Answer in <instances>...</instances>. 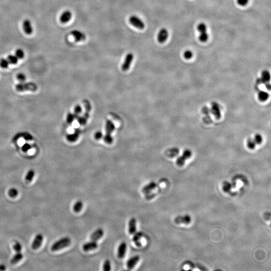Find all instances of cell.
Wrapping results in <instances>:
<instances>
[{
	"instance_id": "2",
	"label": "cell",
	"mask_w": 271,
	"mask_h": 271,
	"mask_svg": "<svg viewBox=\"0 0 271 271\" xmlns=\"http://www.w3.org/2000/svg\"><path fill=\"white\" fill-rule=\"evenodd\" d=\"M16 89L18 91H35L37 90L38 87L36 83L32 82L26 83L21 82L16 85Z\"/></svg>"
},
{
	"instance_id": "28",
	"label": "cell",
	"mask_w": 271,
	"mask_h": 271,
	"mask_svg": "<svg viewBox=\"0 0 271 271\" xmlns=\"http://www.w3.org/2000/svg\"><path fill=\"white\" fill-rule=\"evenodd\" d=\"M7 59L10 63V64H16L17 63L19 59L17 57V56H16L15 55H10L8 56Z\"/></svg>"
},
{
	"instance_id": "27",
	"label": "cell",
	"mask_w": 271,
	"mask_h": 271,
	"mask_svg": "<svg viewBox=\"0 0 271 271\" xmlns=\"http://www.w3.org/2000/svg\"><path fill=\"white\" fill-rule=\"evenodd\" d=\"M269 97V93L264 91H259L258 94V98L259 101H265L267 100Z\"/></svg>"
},
{
	"instance_id": "14",
	"label": "cell",
	"mask_w": 271,
	"mask_h": 271,
	"mask_svg": "<svg viewBox=\"0 0 271 271\" xmlns=\"http://www.w3.org/2000/svg\"><path fill=\"white\" fill-rule=\"evenodd\" d=\"M140 257L139 256H135L132 257L128 259L127 262V266L129 270H131L133 269L135 266L138 262L139 261Z\"/></svg>"
},
{
	"instance_id": "15",
	"label": "cell",
	"mask_w": 271,
	"mask_h": 271,
	"mask_svg": "<svg viewBox=\"0 0 271 271\" xmlns=\"http://www.w3.org/2000/svg\"><path fill=\"white\" fill-rule=\"evenodd\" d=\"M175 222L177 224L183 223L185 225H188L191 222V218L189 215L180 216L177 217L176 219H175Z\"/></svg>"
},
{
	"instance_id": "19",
	"label": "cell",
	"mask_w": 271,
	"mask_h": 271,
	"mask_svg": "<svg viewBox=\"0 0 271 271\" xmlns=\"http://www.w3.org/2000/svg\"><path fill=\"white\" fill-rule=\"evenodd\" d=\"M136 219L135 218H132L129 222V232L131 234H135L137 229L136 226Z\"/></svg>"
},
{
	"instance_id": "7",
	"label": "cell",
	"mask_w": 271,
	"mask_h": 271,
	"mask_svg": "<svg viewBox=\"0 0 271 271\" xmlns=\"http://www.w3.org/2000/svg\"><path fill=\"white\" fill-rule=\"evenodd\" d=\"M168 37V32L164 28L160 29L157 35V40L160 43L165 42Z\"/></svg>"
},
{
	"instance_id": "41",
	"label": "cell",
	"mask_w": 271,
	"mask_h": 271,
	"mask_svg": "<svg viewBox=\"0 0 271 271\" xmlns=\"http://www.w3.org/2000/svg\"><path fill=\"white\" fill-rule=\"evenodd\" d=\"M13 249L16 252H21L22 250V246L19 242H16L13 246Z\"/></svg>"
},
{
	"instance_id": "4",
	"label": "cell",
	"mask_w": 271,
	"mask_h": 271,
	"mask_svg": "<svg viewBox=\"0 0 271 271\" xmlns=\"http://www.w3.org/2000/svg\"><path fill=\"white\" fill-rule=\"evenodd\" d=\"M129 21L132 25L138 29H143L145 28V23L137 16H131L129 19Z\"/></svg>"
},
{
	"instance_id": "18",
	"label": "cell",
	"mask_w": 271,
	"mask_h": 271,
	"mask_svg": "<svg viewBox=\"0 0 271 271\" xmlns=\"http://www.w3.org/2000/svg\"><path fill=\"white\" fill-rule=\"evenodd\" d=\"M71 12L69 11H65L60 16V20L63 23H66L71 19Z\"/></svg>"
},
{
	"instance_id": "47",
	"label": "cell",
	"mask_w": 271,
	"mask_h": 271,
	"mask_svg": "<svg viewBox=\"0 0 271 271\" xmlns=\"http://www.w3.org/2000/svg\"><path fill=\"white\" fill-rule=\"evenodd\" d=\"M6 270V267L3 264L0 265V271H5Z\"/></svg>"
},
{
	"instance_id": "35",
	"label": "cell",
	"mask_w": 271,
	"mask_h": 271,
	"mask_svg": "<svg viewBox=\"0 0 271 271\" xmlns=\"http://www.w3.org/2000/svg\"><path fill=\"white\" fill-rule=\"evenodd\" d=\"M247 145H248V148H249V149H254L256 147V142H255L254 139H250L248 141Z\"/></svg>"
},
{
	"instance_id": "32",
	"label": "cell",
	"mask_w": 271,
	"mask_h": 271,
	"mask_svg": "<svg viewBox=\"0 0 271 271\" xmlns=\"http://www.w3.org/2000/svg\"><path fill=\"white\" fill-rule=\"evenodd\" d=\"M8 194L11 197H16L18 194V191L16 188H11L8 191Z\"/></svg>"
},
{
	"instance_id": "25",
	"label": "cell",
	"mask_w": 271,
	"mask_h": 271,
	"mask_svg": "<svg viewBox=\"0 0 271 271\" xmlns=\"http://www.w3.org/2000/svg\"><path fill=\"white\" fill-rule=\"evenodd\" d=\"M79 135V132L78 131H76V132L73 134H68L66 137V139L70 142H74L78 139Z\"/></svg>"
},
{
	"instance_id": "6",
	"label": "cell",
	"mask_w": 271,
	"mask_h": 271,
	"mask_svg": "<svg viewBox=\"0 0 271 271\" xmlns=\"http://www.w3.org/2000/svg\"><path fill=\"white\" fill-rule=\"evenodd\" d=\"M134 58V55L132 53H129L126 55L125 59L124 60V63L122 64V69L123 71H127L131 65L132 64V61Z\"/></svg>"
},
{
	"instance_id": "10",
	"label": "cell",
	"mask_w": 271,
	"mask_h": 271,
	"mask_svg": "<svg viewBox=\"0 0 271 271\" xmlns=\"http://www.w3.org/2000/svg\"><path fill=\"white\" fill-rule=\"evenodd\" d=\"M127 245L125 242H122L118 246V252L117 255L118 257L120 259H123L125 257L126 255V250H127Z\"/></svg>"
},
{
	"instance_id": "38",
	"label": "cell",
	"mask_w": 271,
	"mask_h": 271,
	"mask_svg": "<svg viewBox=\"0 0 271 271\" xmlns=\"http://www.w3.org/2000/svg\"><path fill=\"white\" fill-rule=\"evenodd\" d=\"M104 141L106 143L110 144L112 143L113 139H112V137L110 135L106 134V135L105 136V137H104Z\"/></svg>"
},
{
	"instance_id": "8",
	"label": "cell",
	"mask_w": 271,
	"mask_h": 271,
	"mask_svg": "<svg viewBox=\"0 0 271 271\" xmlns=\"http://www.w3.org/2000/svg\"><path fill=\"white\" fill-rule=\"evenodd\" d=\"M71 34L74 36V38L76 42L85 40L86 39L85 34L80 30H74L71 32Z\"/></svg>"
},
{
	"instance_id": "26",
	"label": "cell",
	"mask_w": 271,
	"mask_h": 271,
	"mask_svg": "<svg viewBox=\"0 0 271 271\" xmlns=\"http://www.w3.org/2000/svg\"><path fill=\"white\" fill-rule=\"evenodd\" d=\"M34 176H35V171L32 169L29 170V171L27 172V174L25 176V178L26 182L27 183L31 182L32 180H33V177H34Z\"/></svg>"
},
{
	"instance_id": "43",
	"label": "cell",
	"mask_w": 271,
	"mask_h": 271,
	"mask_svg": "<svg viewBox=\"0 0 271 271\" xmlns=\"http://www.w3.org/2000/svg\"><path fill=\"white\" fill-rule=\"evenodd\" d=\"M81 110H82V109H81V108L80 107V106H76L75 108H74V114H75V115L76 116L78 114H80V113L81 112Z\"/></svg>"
},
{
	"instance_id": "23",
	"label": "cell",
	"mask_w": 271,
	"mask_h": 271,
	"mask_svg": "<svg viewBox=\"0 0 271 271\" xmlns=\"http://www.w3.org/2000/svg\"><path fill=\"white\" fill-rule=\"evenodd\" d=\"M115 129V126L114 123L110 121H108L106 125V130L107 134L110 135Z\"/></svg>"
},
{
	"instance_id": "24",
	"label": "cell",
	"mask_w": 271,
	"mask_h": 271,
	"mask_svg": "<svg viewBox=\"0 0 271 271\" xmlns=\"http://www.w3.org/2000/svg\"><path fill=\"white\" fill-rule=\"evenodd\" d=\"M83 202L81 200H78L74 204L73 206V210L76 213H78L81 211L83 208Z\"/></svg>"
},
{
	"instance_id": "33",
	"label": "cell",
	"mask_w": 271,
	"mask_h": 271,
	"mask_svg": "<svg viewBox=\"0 0 271 271\" xmlns=\"http://www.w3.org/2000/svg\"><path fill=\"white\" fill-rule=\"evenodd\" d=\"M75 118H76L75 114H73L71 113H68L67 115V117H66L67 123L68 124H71L74 121V120L75 119Z\"/></svg>"
},
{
	"instance_id": "42",
	"label": "cell",
	"mask_w": 271,
	"mask_h": 271,
	"mask_svg": "<svg viewBox=\"0 0 271 271\" xmlns=\"http://www.w3.org/2000/svg\"><path fill=\"white\" fill-rule=\"evenodd\" d=\"M193 56V53L191 51L186 50L184 52V57L187 59H189Z\"/></svg>"
},
{
	"instance_id": "39",
	"label": "cell",
	"mask_w": 271,
	"mask_h": 271,
	"mask_svg": "<svg viewBox=\"0 0 271 271\" xmlns=\"http://www.w3.org/2000/svg\"><path fill=\"white\" fill-rule=\"evenodd\" d=\"M232 188L231 184L229 182H225L223 186V189L225 192H229Z\"/></svg>"
},
{
	"instance_id": "3",
	"label": "cell",
	"mask_w": 271,
	"mask_h": 271,
	"mask_svg": "<svg viewBox=\"0 0 271 271\" xmlns=\"http://www.w3.org/2000/svg\"><path fill=\"white\" fill-rule=\"evenodd\" d=\"M197 30L200 33L199 39L200 41L204 42L208 40V35L206 32V26L205 24L200 23L197 26Z\"/></svg>"
},
{
	"instance_id": "40",
	"label": "cell",
	"mask_w": 271,
	"mask_h": 271,
	"mask_svg": "<svg viewBox=\"0 0 271 271\" xmlns=\"http://www.w3.org/2000/svg\"><path fill=\"white\" fill-rule=\"evenodd\" d=\"M17 78L20 81L23 82L25 80L26 77L25 75L23 73H19L17 75Z\"/></svg>"
},
{
	"instance_id": "45",
	"label": "cell",
	"mask_w": 271,
	"mask_h": 271,
	"mask_svg": "<svg viewBox=\"0 0 271 271\" xmlns=\"http://www.w3.org/2000/svg\"><path fill=\"white\" fill-rule=\"evenodd\" d=\"M78 122L81 125H83L86 123V118H84V117H78Z\"/></svg>"
},
{
	"instance_id": "17",
	"label": "cell",
	"mask_w": 271,
	"mask_h": 271,
	"mask_svg": "<svg viewBox=\"0 0 271 271\" xmlns=\"http://www.w3.org/2000/svg\"><path fill=\"white\" fill-rule=\"evenodd\" d=\"M24 30L27 34H31L33 32V27L32 26L31 22L29 20L26 19L24 20L23 24Z\"/></svg>"
},
{
	"instance_id": "48",
	"label": "cell",
	"mask_w": 271,
	"mask_h": 271,
	"mask_svg": "<svg viewBox=\"0 0 271 271\" xmlns=\"http://www.w3.org/2000/svg\"><path fill=\"white\" fill-rule=\"evenodd\" d=\"M266 88L268 90H270L271 89V85L269 83H268L266 84Z\"/></svg>"
},
{
	"instance_id": "36",
	"label": "cell",
	"mask_w": 271,
	"mask_h": 271,
	"mask_svg": "<svg viewBox=\"0 0 271 271\" xmlns=\"http://www.w3.org/2000/svg\"><path fill=\"white\" fill-rule=\"evenodd\" d=\"M32 148V146L29 143H25L22 146V150L24 152H27Z\"/></svg>"
},
{
	"instance_id": "20",
	"label": "cell",
	"mask_w": 271,
	"mask_h": 271,
	"mask_svg": "<svg viewBox=\"0 0 271 271\" xmlns=\"http://www.w3.org/2000/svg\"><path fill=\"white\" fill-rule=\"evenodd\" d=\"M23 138L26 141H30L33 139V136L31 135V134H29L28 133H19L15 136L14 137L13 140L14 141H16L18 139H19L20 138Z\"/></svg>"
},
{
	"instance_id": "16",
	"label": "cell",
	"mask_w": 271,
	"mask_h": 271,
	"mask_svg": "<svg viewBox=\"0 0 271 271\" xmlns=\"http://www.w3.org/2000/svg\"><path fill=\"white\" fill-rule=\"evenodd\" d=\"M270 80V74L267 70H264L261 72V78L257 80L259 83H267Z\"/></svg>"
},
{
	"instance_id": "21",
	"label": "cell",
	"mask_w": 271,
	"mask_h": 271,
	"mask_svg": "<svg viewBox=\"0 0 271 271\" xmlns=\"http://www.w3.org/2000/svg\"><path fill=\"white\" fill-rule=\"evenodd\" d=\"M157 186V184L154 182H150L149 184L146 185L142 189V192L145 194L149 193L150 192L154 189Z\"/></svg>"
},
{
	"instance_id": "9",
	"label": "cell",
	"mask_w": 271,
	"mask_h": 271,
	"mask_svg": "<svg viewBox=\"0 0 271 271\" xmlns=\"http://www.w3.org/2000/svg\"><path fill=\"white\" fill-rule=\"evenodd\" d=\"M43 240V236L41 234H37L32 244V248L33 250H37L40 246Z\"/></svg>"
},
{
	"instance_id": "34",
	"label": "cell",
	"mask_w": 271,
	"mask_h": 271,
	"mask_svg": "<svg viewBox=\"0 0 271 271\" xmlns=\"http://www.w3.org/2000/svg\"><path fill=\"white\" fill-rule=\"evenodd\" d=\"M15 55L18 59H22L24 56V52L21 49H18L16 51Z\"/></svg>"
},
{
	"instance_id": "37",
	"label": "cell",
	"mask_w": 271,
	"mask_h": 271,
	"mask_svg": "<svg viewBox=\"0 0 271 271\" xmlns=\"http://www.w3.org/2000/svg\"><path fill=\"white\" fill-rule=\"evenodd\" d=\"M254 141L256 142V144H261L263 141L262 137L259 134H257L254 137Z\"/></svg>"
},
{
	"instance_id": "13",
	"label": "cell",
	"mask_w": 271,
	"mask_h": 271,
	"mask_svg": "<svg viewBox=\"0 0 271 271\" xmlns=\"http://www.w3.org/2000/svg\"><path fill=\"white\" fill-rule=\"evenodd\" d=\"M211 112L217 119L221 117V110L219 105L217 103H213L211 105Z\"/></svg>"
},
{
	"instance_id": "12",
	"label": "cell",
	"mask_w": 271,
	"mask_h": 271,
	"mask_svg": "<svg viewBox=\"0 0 271 271\" xmlns=\"http://www.w3.org/2000/svg\"><path fill=\"white\" fill-rule=\"evenodd\" d=\"M103 234H104V232L103 229H97V230H95V232L91 234L90 238L91 240L97 242V240H99L100 238L103 237Z\"/></svg>"
},
{
	"instance_id": "22",
	"label": "cell",
	"mask_w": 271,
	"mask_h": 271,
	"mask_svg": "<svg viewBox=\"0 0 271 271\" xmlns=\"http://www.w3.org/2000/svg\"><path fill=\"white\" fill-rule=\"evenodd\" d=\"M23 257V255L21 252H17V253L11 259V263L12 264H16L20 261Z\"/></svg>"
},
{
	"instance_id": "44",
	"label": "cell",
	"mask_w": 271,
	"mask_h": 271,
	"mask_svg": "<svg viewBox=\"0 0 271 271\" xmlns=\"http://www.w3.org/2000/svg\"><path fill=\"white\" fill-rule=\"evenodd\" d=\"M249 0H237V3L240 6H246Z\"/></svg>"
},
{
	"instance_id": "29",
	"label": "cell",
	"mask_w": 271,
	"mask_h": 271,
	"mask_svg": "<svg viewBox=\"0 0 271 271\" xmlns=\"http://www.w3.org/2000/svg\"><path fill=\"white\" fill-rule=\"evenodd\" d=\"M103 271H109L111 270V264L110 260L106 259L103 264Z\"/></svg>"
},
{
	"instance_id": "31",
	"label": "cell",
	"mask_w": 271,
	"mask_h": 271,
	"mask_svg": "<svg viewBox=\"0 0 271 271\" xmlns=\"http://www.w3.org/2000/svg\"><path fill=\"white\" fill-rule=\"evenodd\" d=\"M10 63L7 59L2 58L0 60V66L3 68H7L8 67Z\"/></svg>"
},
{
	"instance_id": "1",
	"label": "cell",
	"mask_w": 271,
	"mask_h": 271,
	"mask_svg": "<svg viewBox=\"0 0 271 271\" xmlns=\"http://www.w3.org/2000/svg\"><path fill=\"white\" fill-rule=\"evenodd\" d=\"M70 244H71L70 238L67 236L64 237V238H60V240L56 241V242H54L51 248V250L53 252L59 251L69 246Z\"/></svg>"
},
{
	"instance_id": "46",
	"label": "cell",
	"mask_w": 271,
	"mask_h": 271,
	"mask_svg": "<svg viewBox=\"0 0 271 271\" xmlns=\"http://www.w3.org/2000/svg\"><path fill=\"white\" fill-rule=\"evenodd\" d=\"M102 137H103V134L101 132H97L95 134V137L96 140L101 139Z\"/></svg>"
},
{
	"instance_id": "11",
	"label": "cell",
	"mask_w": 271,
	"mask_h": 271,
	"mask_svg": "<svg viewBox=\"0 0 271 271\" xmlns=\"http://www.w3.org/2000/svg\"><path fill=\"white\" fill-rule=\"evenodd\" d=\"M97 247H98V244H97V242L91 240L89 242H86L85 244H83L82 249L84 251L89 252V251L96 249Z\"/></svg>"
},
{
	"instance_id": "30",
	"label": "cell",
	"mask_w": 271,
	"mask_h": 271,
	"mask_svg": "<svg viewBox=\"0 0 271 271\" xmlns=\"http://www.w3.org/2000/svg\"><path fill=\"white\" fill-rule=\"evenodd\" d=\"M179 153V150L176 148H173V149H170V150L168 151V153L167 154V155L170 157H173L176 156Z\"/></svg>"
},
{
	"instance_id": "5",
	"label": "cell",
	"mask_w": 271,
	"mask_h": 271,
	"mask_svg": "<svg viewBox=\"0 0 271 271\" xmlns=\"http://www.w3.org/2000/svg\"><path fill=\"white\" fill-rule=\"evenodd\" d=\"M192 153L189 150L187 149L184 151L182 156L179 157L176 160V164L179 166H182L184 165L186 159H188L191 156Z\"/></svg>"
}]
</instances>
